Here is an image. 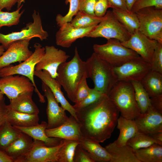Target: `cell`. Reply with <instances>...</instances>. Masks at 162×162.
Masks as SVG:
<instances>
[{
  "instance_id": "obj_1",
  "label": "cell",
  "mask_w": 162,
  "mask_h": 162,
  "mask_svg": "<svg viewBox=\"0 0 162 162\" xmlns=\"http://www.w3.org/2000/svg\"><path fill=\"white\" fill-rule=\"evenodd\" d=\"M75 110L82 137L99 143L110 137L119 112L107 95L86 107Z\"/></svg>"
},
{
  "instance_id": "obj_2",
  "label": "cell",
  "mask_w": 162,
  "mask_h": 162,
  "mask_svg": "<svg viewBox=\"0 0 162 162\" xmlns=\"http://www.w3.org/2000/svg\"><path fill=\"white\" fill-rule=\"evenodd\" d=\"M57 73L56 79L63 87L68 98L75 103L78 86L84 77L88 78L86 62L80 58L76 47L73 57L69 61L61 64Z\"/></svg>"
},
{
  "instance_id": "obj_3",
  "label": "cell",
  "mask_w": 162,
  "mask_h": 162,
  "mask_svg": "<svg viewBox=\"0 0 162 162\" xmlns=\"http://www.w3.org/2000/svg\"><path fill=\"white\" fill-rule=\"evenodd\" d=\"M88 76L93 81L94 88L108 95L118 81L113 68L93 52L85 62Z\"/></svg>"
},
{
  "instance_id": "obj_4",
  "label": "cell",
  "mask_w": 162,
  "mask_h": 162,
  "mask_svg": "<svg viewBox=\"0 0 162 162\" xmlns=\"http://www.w3.org/2000/svg\"><path fill=\"white\" fill-rule=\"evenodd\" d=\"M121 113V116L134 120L140 113L131 82L118 81L107 95Z\"/></svg>"
},
{
  "instance_id": "obj_5",
  "label": "cell",
  "mask_w": 162,
  "mask_h": 162,
  "mask_svg": "<svg viewBox=\"0 0 162 162\" xmlns=\"http://www.w3.org/2000/svg\"><path fill=\"white\" fill-rule=\"evenodd\" d=\"M93 48L94 52L114 68L120 66L129 60L140 56L134 51L123 46L119 40L115 39H108L104 44H94Z\"/></svg>"
},
{
  "instance_id": "obj_6",
  "label": "cell",
  "mask_w": 162,
  "mask_h": 162,
  "mask_svg": "<svg viewBox=\"0 0 162 162\" xmlns=\"http://www.w3.org/2000/svg\"><path fill=\"white\" fill-rule=\"evenodd\" d=\"M34 51L26 60L15 66L11 64L0 70V77L15 74L26 76L30 80L34 85V91L37 94L40 101L41 103H44L45 102L44 96L38 89L34 79V76L35 66L44 55L45 48L38 43L34 44Z\"/></svg>"
},
{
  "instance_id": "obj_7",
  "label": "cell",
  "mask_w": 162,
  "mask_h": 162,
  "mask_svg": "<svg viewBox=\"0 0 162 162\" xmlns=\"http://www.w3.org/2000/svg\"><path fill=\"white\" fill-rule=\"evenodd\" d=\"M135 13L139 21V30L150 39L162 44V10L148 7Z\"/></svg>"
},
{
  "instance_id": "obj_8",
  "label": "cell",
  "mask_w": 162,
  "mask_h": 162,
  "mask_svg": "<svg viewBox=\"0 0 162 162\" xmlns=\"http://www.w3.org/2000/svg\"><path fill=\"white\" fill-rule=\"evenodd\" d=\"M105 18L86 36V37L115 39L123 42L128 40L131 35L119 22L112 10L107 11Z\"/></svg>"
},
{
  "instance_id": "obj_9",
  "label": "cell",
  "mask_w": 162,
  "mask_h": 162,
  "mask_svg": "<svg viewBox=\"0 0 162 162\" xmlns=\"http://www.w3.org/2000/svg\"><path fill=\"white\" fill-rule=\"evenodd\" d=\"M33 22L26 24L20 31L13 32L4 34L0 33V44L7 49L13 43L18 40L38 38L42 41L49 36L47 32L43 28L41 19L39 13L35 10L32 14Z\"/></svg>"
},
{
  "instance_id": "obj_10",
  "label": "cell",
  "mask_w": 162,
  "mask_h": 162,
  "mask_svg": "<svg viewBox=\"0 0 162 162\" xmlns=\"http://www.w3.org/2000/svg\"><path fill=\"white\" fill-rule=\"evenodd\" d=\"M150 70V64L140 56L132 59L121 65L113 68L117 81L140 82Z\"/></svg>"
},
{
  "instance_id": "obj_11",
  "label": "cell",
  "mask_w": 162,
  "mask_h": 162,
  "mask_svg": "<svg viewBox=\"0 0 162 162\" xmlns=\"http://www.w3.org/2000/svg\"><path fill=\"white\" fill-rule=\"evenodd\" d=\"M121 43L151 64L154 49L158 42L148 38L138 30L131 35L128 40Z\"/></svg>"
},
{
  "instance_id": "obj_12",
  "label": "cell",
  "mask_w": 162,
  "mask_h": 162,
  "mask_svg": "<svg viewBox=\"0 0 162 162\" xmlns=\"http://www.w3.org/2000/svg\"><path fill=\"white\" fill-rule=\"evenodd\" d=\"M45 48V53L36 65L35 70H46L52 78L56 79L59 66L66 62L70 56L64 51L53 46H46Z\"/></svg>"
},
{
  "instance_id": "obj_13",
  "label": "cell",
  "mask_w": 162,
  "mask_h": 162,
  "mask_svg": "<svg viewBox=\"0 0 162 162\" xmlns=\"http://www.w3.org/2000/svg\"><path fill=\"white\" fill-rule=\"evenodd\" d=\"M34 90V85L25 76L10 75L0 78V91L10 100L20 94Z\"/></svg>"
},
{
  "instance_id": "obj_14",
  "label": "cell",
  "mask_w": 162,
  "mask_h": 162,
  "mask_svg": "<svg viewBox=\"0 0 162 162\" xmlns=\"http://www.w3.org/2000/svg\"><path fill=\"white\" fill-rule=\"evenodd\" d=\"M42 88L47 101L46 113L48 120L47 129L57 127L65 122L68 119L65 110L58 105L52 92L44 82H42Z\"/></svg>"
},
{
  "instance_id": "obj_15",
  "label": "cell",
  "mask_w": 162,
  "mask_h": 162,
  "mask_svg": "<svg viewBox=\"0 0 162 162\" xmlns=\"http://www.w3.org/2000/svg\"><path fill=\"white\" fill-rule=\"evenodd\" d=\"M31 38L17 41L13 43L0 56V70L13 63L22 62L32 54L28 46Z\"/></svg>"
},
{
  "instance_id": "obj_16",
  "label": "cell",
  "mask_w": 162,
  "mask_h": 162,
  "mask_svg": "<svg viewBox=\"0 0 162 162\" xmlns=\"http://www.w3.org/2000/svg\"><path fill=\"white\" fill-rule=\"evenodd\" d=\"M134 120L138 131L148 135L162 131V114L151 104L145 113Z\"/></svg>"
},
{
  "instance_id": "obj_17",
  "label": "cell",
  "mask_w": 162,
  "mask_h": 162,
  "mask_svg": "<svg viewBox=\"0 0 162 162\" xmlns=\"http://www.w3.org/2000/svg\"><path fill=\"white\" fill-rule=\"evenodd\" d=\"M34 145L21 162H57L56 154L64 139H62L58 146L49 147L43 142L33 140Z\"/></svg>"
},
{
  "instance_id": "obj_18",
  "label": "cell",
  "mask_w": 162,
  "mask_h": 162,
  "mask_svg": "<svg viewBox=\"0 0 162 162\" xmlns=\"http://www.w3.org/2000/svg\"><path fill=\"white\" fill-rule=\"evenodd\" d=\"M81 126L79 122L71 115L65 122L60 126L53 128H46L45 133L49 137L79 142L82 137Z\"/></svg>"
},
{
  "instance_id": "obj_19",
  "label": "cell",
  "mask_w": 162,
  "mask_h": 162,
  "mask_svg": "<svg viewBox=\"0 0 162 162\" xmlns=\"http://www.w3.org/2000/svg\"><path fill=\"white\" fill-rule=\"evenodd\" d=\"M95 26L80 28L73 26L70 22L66 23L59 27L56 33V44L64 48H69L77 39L86 37Z\"/></svg>"
},
{
  "instance_id": "obj_20",
  "label": "cell",
  "mask_w": 162,
  "mask_h": 162,
  "mask_svg": "<svg viewBox=\"0 0 162 162\" xmlns=\"http://www.w3.org/2000/svg\"><path fill=\"white\" fill-rule=\"evenodd\" d=\"M34 75L39 78L48 87L61 106L77 120L75 109L64 97L61 89V86L56 79L52 78L47 71L45 70H35Z\"/></svg>"
},
{
  "instance_id": "obj_21",
  "label": "cell",
  "mask_w": 162,
  "mask_h": 162,
  "mask_svg": "<svg viewBox=\"0 0 162 162\" xmlns=\"http://www.w3.org/2000/svg\"><path fill=\"white\" fill-rule=\"evenodd\" d=\"M33 139L31 136L22 132L19 137L4 151L14 162H21L33 147L34 141Z\"/></svg>"
},
{
  "instance_id": "obj_22",
  "label": "cell",
  "mask_w": 162,
  "mask_h": 162,
  "mask_svg": "<svg viewBox=\"0 0 162 162\" xmlns=\"http://www.w3.org/2000/svg\"><path fill=\"white\" fill-rule=\"evenodd\" d=\"M32 92H25L10 100L9 110L29 114L38 115L39 110L32 99Z\"/></svg>"
},
{
  "instance_id": "obj_23",
  "label": "cell",
  "mask_w": 162,
  "mask_h": 162,
  "mask_svg": "<svg viewBox=\"0 0 162 162\" xmlns=\"http://www.w3.org/2000/svg\"><path fill=\"white\" fill-rule=\"evenodd\" d=\"M47 126V122L43 121L40 124L30 127H14L31 136L33 140L43 142L47 146L53 147L58 145L62 139L48 136L45 133Z\"/></svg>"
},
{
  "instance_id": "obj_24",
  "label": "cell",
  "mask_w": 162,
  "mask_h": 162,
  "mask_svg": "<svg viewBox=\"0 0 162 162\" xmlns=\"http://www.w3.org/2000/svg\"><path fill=\"white\" fill-rule=\"evenodd\" d=\"M79 144L90 154L95 162H111L110 155L99 142L82 137L79 141Z\"/></svg>"
},
{
  "instance_id": "obj_25",
  "label": "cell",
  "mask_w": 162,
  "mask_h": 162,
  "mask_svg": "<svg viewBox=\"0 0 162 162\" xmlns=\"http://www.w3.org/2000/svg\"><path fill=\"white\" fill-rule=\"evenodd\" d=\"M110 155L111 162H140L128 146L117 145L114 142L105 148Z\"/></svg>"
},
{
  "instance_id": "obj_26",
  "label": "cell",
  "mask_w": 162,
  "mask_h": 162,
  "mask_svg": "<svg viewBox=\"0 0 162 162\" xmlns=\"http://www.w3.org/2000/svg\"><path fill=\"white\" fill-rule=\"evenodd\" d=\"M117 124L119 134L114 142L118 146L126 145L127 141L138 131L136 124L134 120L128 119L121 116L118 119Z\"/></svg>"
},
{
  "instance_id": "obj_27",
  "label": "cell",
  "mask_w": 162,
  "mask_h": 162,
  "mask_svg": "<svg viewBox=\"0 0 162 162\" xmlns=\"http://www.w3.org/2000/svg\"><path fill=\"white\" fill-rule=\"evenodd\" d=\"M6 118L12 126L21 127L36 125L39 124V120L38 115L25 113L9 109L6 115Z\"/></svg>"
},
{
  "instance_id": "obj_28",
  "label": "cell",
  "mask_w": 162,
  "mask_h": 162,
  "mask_svg": "<svg viewBox=\"0 0 162 162\" xmlns=\"http://www.w3.org/2000/svg\"><path fill=\"white\" fill-rule=\"evenodd\" d=\"M140 82L150 98L162 94V74L150 70Z\"/></svg>"
},
{
  "instance_id": "obj_29",
  "label": "cell",
  "mask_w": 162,
  "mask_h": 162,
  "mask_svg": "<svg viewBox=\"0 0 162 162\" xmlns=\"http://www.w3.org/2000/svg\"><path fill=\"white\" fill-rule=\"evenodd\" d=\"M112 11L118 20L130 35L139 29V21L135 13L128 10L115 9H112Z\"/></svg>"
},
{
  "instance_id": "obj_30",
  "label": "cell",
  "mask_w": 162,
  "mask_h": 162,
  "mask_svg": "<svg viewBox=\"0 0 162 162\" xmlns=\"http://www.w3.org/2000/svg\"><path fill=\"white\" fill-rule=\"evenodd\" d=\"M133 152L140 162H162V145L158 144L136 150Z\"/></svg>"
},
{
  "instance_id": "obj_31",
  "label": "cell",
  "mask_w": 162,
  "mask_h": 162,
  "mask_svg": "<svg viewBox=\"0 0 162 162\" xmlns=\"http://www.w3.org/2000/svg\"><path fill=\"white\" fill-rule=\"evenodd\" d=\"M21 132L6 120L0 127V149L4 151L19 137Z\"/></svg>"
},
{
  "instance_id": "obj_32",
  "label": "cell",
  "mask_w": 162,
  "mask_h": 162,
  "mask_svg": "<svg viewBox=\"0 0 162 162\" xmlns=\"http://www.w3.org/2000/svg\"><path fill=\"white\" fill-rule=\"evenodd\" d=\"M105 18V15L102 17H99L79 10L70 23L76 28H86L96 26Z\"/></svg>"
},
{
  "instance_id": "obj_33",
  "label": "cell",
  "mask_w": 162,
  "mask_h": 162,
  "mask_svg": "<svg viewBox=\"0 0 162 162\" xmlns=\"http://www.w3.org/2000/svg\"><path fill=\"white\" fill-rule=\"evenodd\" d=\"M133 87L135 98L141 113H144L151 105L150 98L140 82H131Z\"/></svg>"
},
{
  "instance_id": "obj_34",
  "label": "cell",
  "mask_w": 162,
  "mask_h": 162,
  "mask_svg": "<svg viewBox=\"0 0 162 162\" xmlns=\"http://www.w3.org/2000/svg\"><path fill=\"white\" fill-rule=\"evenodd\" d=\"M155 143L162 145L149 135L138 131L127 141L126 145L129 146L134 152L139 149L148 147Z\"/></svg>"
},
{
  "instance_id": "obj_35",
  "label": "cell",
  "mask_w": 162,
  "mask_h": 162,
  "mask_svg": "<svg viewBox=\"0 0 162 162\" xmlns=\"http://www.w3.org/2000/svg\"><path fill=\"white\" fill-rule=\"evenodd\" d=\"M79 142L64 140L56 154L57 162H74V151Z\"/></svg>"
},
{
  "instance_id": "obj_36",
  "label": "cell",
  "mask_w": 162,
  "mask_h": 162,
  "mask_svg": "<svg viewBox=\"0 0 162 162\" xmlns=\"http://www.w3.org/2000/svg\"><path fill=\"white\" fill-rule=\"evenodd\" d=\"M23 6L22 4L17 9L12 12H4L0 10V28L3 26L10 27L17 25L24 10H20Z\"/></svg>"
},
{
  "instance_id": "obj_37",
  "label": "cell",
  "mask_w": 162,
  "mask_h": 162,
  "mask_svg": "<svg viewBox=\"0 0 162 162\" xmlns=\"http://www.w3.org/2000/svg\"><path fill=\"white\" fill-rule=\"evenodd\" d=\"M69 3V8L67 14L64 16L58 14L56 17L57 26L61 27L65 23L70 22L74 16L79 11V0H66L65 3Z\"/></svg>"
},
{
  "instance_id": "obj_38",
  "label": "cell",
  "mask_w": 162,
  "mask_h": 162,
  "mask_svg": "<svg viewBox=\"0 0 162 162\" xmlns=\"http://www.w3.org/2000/svg\"><path fill=\"white\" fill-rule=\"evenodd\" d=\"M105 95L94 88H91L87 96L80 103L75 104L73 106L75 109L84 108L96 102Z\"/></svg>"
},
{
  "instance_id": "obj_39",
  "label": "cell",
  "mask_w": 162,
  "mask_h": 162,
  "mask_svg": "<svg viewBox=\"0 0 162 162\" xmlns=\"http://www.w3.org/2000/svg\"><path fill=\"white\" fill-rule=\"evenodd\" d=\"M151 70L162 74V44L158 42L150 64Z\"/></svg>"
},
{
  "instance_id": "obj_40",
  "label": "cell",
  "mask_w": 162,
  "mask_h": 162,
  "mask_svg": "<svg viewBox=\"0 0 162 162\" xmlns=\"http://www.w3.org/2000/svg\"><path fill=\"white\" fill-rule=\"evenodd\" d=\"M151 7L162 9V0H137L133 5L131 11L135 13L141 9Z\"/></svg>"
},
{
  "instance_id": "obj_41",
  "label": "cell",
  "mask_w": 162,
  "mask_h": 162,
  "mask_svg": "<svg viewBox=\"0 0 162 162\" xmlns=\"http://www.w3.org/2000/svg\"><path fill=\"white\" fill-rule=\"evenodd\" d=\"M87 77H84L77 88L76 95V100L75 104H78L84 99L88 95L91 88L88 86L86 79Z\"/></svg>"
},
{
  "instance_id": "obj_42",
  "label": "cell",
  "mask_w": 162,
  "mask_h": 162,
  "mask_svg": "<svg viewBox=\"0 0 162 162\" xmlns=\"http://www.w3.org/2000/svg\"><path fill=\"white\" fill-rule=\"evenodd\" d=\"M73 160L74 162H95L90 154L79 144L75 148Z\"/></svg>"
},
{
  "instance_id": "obj_43",
  "label": "cell",
  "mask_w": 162,
  "mask_h": 162,
  "mask_svg": "<svg viewBox=\"0 0 162 162\" xmlns=\"http://www.w3.org/2000/svg\"><path fill=\"white\" fill-rule=\"evenodd\" d=\"M109 8L108 0H96L94 9L95 15L99 17L104 16Z\"/></svg>"
},
{
  "instance_id": "obj_44",
  "label": "cell",
  "mask_w": 162,
  "mask_h": 162,
  "mask_svg": "<svg viewBox=\"0 0 162 162\" xmlns=\"http://www.w3.org/2000/svg\"><path fill=\"white\" fill-rule=\"evenodd\" d=\"M96 0H79V10L95 15L94 7Z\"/></svg>"
},
{
  "instance_id": "obj_45",
  "label": "cell",
  "mask_w": 162,
  "mask_h": 162,
  "mask_svg": "<svg viewBox=\"0 0 162 162\" xmlns=\"http://www.w3.org/2000/svg\"><path fill=\"white\" fill-rule=\"evenodd\" d=\"M150 98L151 105L157 111L162 114V94Z\"/></svg>"
},
{
  "instance_id": "obj_46",
  "label": "cell",
  "mask_w": 162,
  "mask_h": 162,
  "mask_svg": "<svg viewBox=\"0 0 162 162\" xmlns=\"http://www.w3.org/2000/svg\"><path fill=\"white\" fill-rule=\"evenodd\" d=\"M108 1L109 8L112 9L128 10L124 0H108Z\"/></svg>"
},
{
  "instance_id": "obj_47",
  "label": "cell",
  "mask_w": 162,
  "mask_h": 162,
  "mask_svg": "<svg viewBox=\"0 0 162 162\" xmlns=\"http://www.w3.org/2000/svg\"><path fill=\"white\" fill-rule=\"evenodd\" d=\"M8 110L4 98L0 100V127L6 120V115Z\"/></svg>"
},
{
  "instance_id": "obj_48",
  "label": "cell",
  "mask_w": 162,
  "mask_h": 162,
  "mask_svg": "<svg viewBox=\"0 0 162 162\" xmlns=\"http://www.w3.org/2000/svg\"><path fill=\"white\" fill-rule=\"evenodd\" d=\"M19 0H0V10L5 8L8 12Z\"/></svg>"
},
{
  "instance_id": "obj_49",
  "label": "cell",
  "mask_w": 162,
  "mask_h": 162,
  "mask_svg": "<svg viewBox=\"0 0 162 162\" xmlns=\"http://www.w3.org/2000/svg\"><path fill=\"white\" fill-rule=\"evenodd\" d=\"M0 162H14V161L4 151L0 149Z\"/></svg>"
},
{
  "instance_id": "obj_50",
  "label": "cell",
  "mask_w": 162,
  "mask_h": 162,
  "mask_svg": "<svg viewBox=\"0 0 162 162\" xmlns=\"http://www.w3.org/2000/svg\"><path fill=\"white\" fill-rule=\"evenodd\" d=\"M154 139L162 145V131L148 135Z\"/></svg>"
},
{
  "instance_id": "obj_51",
  "label": "cell",
  "mask_w": 162,
  "mask_h": 162,
  "mask_svg": "<svg viewBox=\"0 0 162 162\" xmlns=\"http://www.w3.org/2000/svg\"><path fill=\"white\" fill-rule=\"evenodd\" d=\"M124 0L125 2L128 10L129 11H131L133 5L137 0Z\"/></svg>"
},
{
  "instance_id": "obj_52",
  "label": "cell",
  "mask_w": 162,
  "mask_h": 162,
  "mask_svg": "<svg viewBox=\"0 0 162 162\" xmlns=\"http://www.w3.org/2000/svg\"><path fill=\"white\" fill-rule=\"evenodd\" d=\"M5 48L2 45H0V56L5 51Z\"/></svg>"
},
{
  "instance_id": "obj_53",
  "label": "cell",
  "mask_w": 162,
  "mask_h": 162,
  "mask_svg": "<svg viewBox=\"0 0 162 162\" xmlns=\"http://www.w3.org/2000/svg\"><path fill=\"white\" fill-rule=\"evenodd\" d=\"M25 0H19L17 3V8H19L22 3H24Z\"/></svg>"
},
{
  "instance_id": "obj_54",
  "label": "cell",
  "mask_w": 162,
  "mask_h": 162,
  "mask_svg": "<svg viewBox=\"0 0 162 162\" xmlns=\"http://www.w3.org/2000/svg\"><path fill=\"white\" fill-rule=\"evenodd\" d=\"M4 94L0 91V100H2L4 98Z\"/></svg>"
}]
</instances>
